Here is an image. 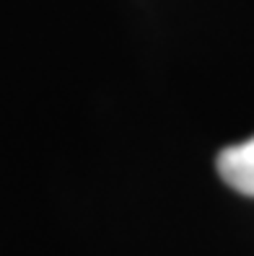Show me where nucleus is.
Listing matches in <instances>:
<instances>
[{
  "label": "nucleus",
  "mask_w": 254,
  "mask_h": 256,
  "mask_svg": "<svg viewBox=\"0 0 254 256\" xmlns=\"http://www.w3.org/2000/svg\"><path fill=\"white\" fill-rule=\"evenodd\" d=\"M218 174L238 194L254 197V138L220 150Z\"/></svg>",
  "instance_id": "nucleus-1"
}]
</instances>
